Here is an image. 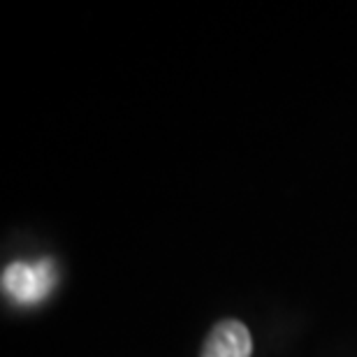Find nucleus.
<instances>
[{
  "label": "nucleus",
  "mask_w": 357,
  "mask_h": 357,
  "mask_svg": "<svg viewBox=\"0 0 357 357\" xmlns=\"http://www.w3.org/2000/svg\"><path fill=\"white\" fill-rule=\"evenodd\" d=\"M251 332L239 320H223L209 332L204 341L202 357H251Z\"/></svg>",
  "instance_id": "f03ea898"
},
{
  "label": "nucleus",
  "mask_w": 357,
  "mask_h": 357,
  "mask_svg": "<svg viewBox=\"0 0 357 357\" xmlns=\"http://www.w3.org/2000/svg\"><path fill=\"white\" fill-rule=\"evenodd\" d=\"M56 269L52 260H40L35 265L14 262L3 271V290L19 304H38L54 288Z\"/></svg>",
  "instance_id": "f257e3e1"
}]
</instances>
